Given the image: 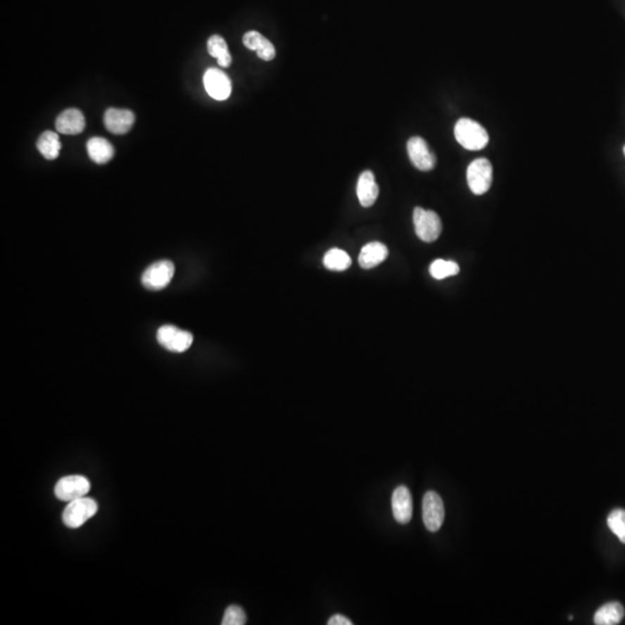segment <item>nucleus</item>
I'll use <instances>...</instances> for the list:
<instances>
[{
  "mask_svg": "<svg viewBox=\"0 0 625 625\" xmlns=\"http://www.w3.org/2000/svg\"><path fill=\"white\" fill-rule=\"evenodd\" d=\"M96 512H98V504L94 499L87 497L75 499L70 502L63 512V522L66 527L75 529L82 527V524L93 518Z\"/></svg>",
  "mask_w": 625,
  "mask_h": 625,
  "instance_id": "f03ea898",
  "label": "nucleus"
},
{
  "mask_svg": "<svg viewBox=\"0 0 625 625\" xmlns=\"http://www.w3.org/2000/svg\"><path fill=\"white\" fill-rule=\"evenodd\" d=\"M91 490V483L82 475L65 476L55 486V495L59 500L70 503L86 497Z\"/></svg>",
  "mask_w": 625,
  "mask_h": 625,
  "instance_id": "423d86ee",
  "label": "nucleus"
},
{
  "mask_svg": "<svg viewBox=\"0 0 625 625\" xmlns=\"http://www.w3.org/2000/svg\"><path fill=\"white\" fill-rule=\"evenodd\" d=\"M86 127L85 116L75 108H70L58 115L56 120V130L62 134H82Z\"/></svg>",
  "mask_w": 625,
  "mask_h": 625,
  "instance_id": "ddd939ff",
  "label": "nucleus"
},
{
  "mask_svg": "<svg viewBox=\"0 0 625 625\" xmlns=\"http://www.w3.org/2000/svg\"><path fill=\"white\" fill-rule=\"evenodd\" d=\"M244 44L246 48L256 51L262 61L270 62L276 57L274 44L256 30H251L244 35Z\"/></svg>",
  "mask_w": 625,
  "mask_h": 625,
  "instance_id": "4468645a",
  "label": "nucleus"
},
{
  "mask_svg": "<svg viewBox=\"0 0 625 625\" xmlns=\"http://www.w3.org/2000/svg\"><path fill=\"white\" fill-rule=\"evenodd\" d=\"M408 154L417 170L422 172L432 170L436 166V156L430 150L427 140L422 137H411L408 140Z\"/></svg>",
  "mask_w": 625,
  "mask_h": 625,
  "instance_id": "1a4fd4ad",
  "label": "nucleus"
},
{
  "mask_svg": "<svg viewBox=\"0 0 625 625\" xmlns=\"http://www.w3.org/2000/svg\"><path fill=\"white\" fill-rule=\"evenodd\" d=\"M414 225L417 236L424 242L436 241L443 231L439 215L434 211L422 208L414 210Z\"/></svg>",
  "mask_w": 625,
  "mask_h": 625,
  "instance_id": "7ed1b4c3",
  "label": "nucleus"
},
{
  "mask_svg": "<svg viewBox=\"0 0 625 625\" xmlns=\"http://www.w3.org/2000/svg\"><path fill=\"white\" fill-rule=\"evenodd\" d=\"M469 189L475 195L486 194L492 184V165L488 159H476L467 170Z\"/></svg>",
  "mask_w": 625,
  "mask_h": 625,
  "instance_id": "20e7f679",
  "label": "nucleus"
},
{
  "mask_svg": "<svg viewBox=\"0 0 625 625\" xmlns=\"http://www.w3.org/2000/svg\"><path fill=\"white\" fill-rule=\"evenodd\" d=\"M88 156L91 161L98 165H103L114 158L115 150L107 139L101 137H93L86 144Z\"/></svg>",
  "mask_w": 625,
  "mask_h": 625,
  "instance_id": "f3484780",
  "label": "nucleus"
},
{
  "mask_svg": "<svg viewBox=\"0 0 625 625\" xmlns=\"http://www.w3.org/2000/svg\"><path fill=\"white\" fill-rule=\"evenodd\" d=\"M388 256V248L381 242H371L362 247L359 264L362 269H372L381 264Z\"/></svg>",
  "mask_w": 625,
  "mask_h": 625,
  "instance_id": "dca6fc26",
  "label": "nucleus"
},
{
  "mask_svg": "<svg viewBox=\"0 0 625 625\" xmlns=\"http://www.w3.org/2000/svg\"><path fill=\"white\" fill-rule=\"evenodd\" d=\"M445 520L443 499L436 492L427 491L423 498V521L427 531H438Z\"/></svg>",
  "mask_w": 625,
  "mask_h": 625,
  "instance_id": "6e6552de",
  "label": "nucleus"
},
{
  "mask_svg": "<svg viewBox=\"0 0 625 625\" xmlns=\"http://www.w3.org/2000/svg\"><path fill=\"white\" fill-rule=\"evenodd\" d=\"M608 526L610 531L625 544V510L617 508L608 515Z\"/></svg>",
  "mask_w": 625,
  "mask_h": 625,
  "instance_id": "5701e85b",
  "label": "nucleus"
},
{
  "mask_svg": "<svg viewBox=\"0 0 625 625\" xmlns=\"http://www.w3.org/2000/svg\"><path fill=\"white\" fill-rule=\"evenodd\" d=\"M246 623H247V615L241 607L233 605L226 609L222 617V625H244Z\"/></svg>",
  "mask_w": 625,
  "mask_h": 625,
  "instance_id": "b1692460",
  "label": "nucleus"
},
{
  "mask_svg": "<svg viewBox=\"0 0 625 625\" xmlns=\"http://www.w3.org/2000/svg\"><path fill=\"white\" fill-rule=\"evenodd\" d=\"M459 264L453 260H436L430 265V274L436 279H445L459 274Z\"/></svg>",
  "mask_w": 625,
  "mask_h": 625,
  "instance_id": "4be33fe9",
  "label": "nucleus"
},
{
  "mask_svg": "<svg viewBox=\"0 0 625 625\" xmlns=\"http://www.w3.org/2000/svg\"><path fill=\"white\" fill-rule=\"evenodd\" d=\"M174 272L175 267L170 260H159L147 267L141 276V283L147 290H163L170 285L173 279Z\"/></svg>",
  "mask_w": 625,
  "mask_h": 625,
  "instance_id": "39448f33",
  "label": "nucleus"
},
{
  "mask_svg": "<svg viewBox=\"0 0 625 625\" xmlns=\"http://www.w3.org/2000/svg\"><path fill=\"white\" fill-rule=\"evenodd\" d=\"M624 608L619 602H608L603 605L594 615L596 625H616L622 622Z\"/></svg>",
  "mask_w": 625,
  "mask_h": 625,
  "instance_id": "a211bd4d",
  "label": "nucleus"
},
{
  "mask_svg": "<svg viewBox=\"0 0 625 625\" xmlns=\"http://www.w3.org/2000/svg\"><path fill=\"white\" fill-rule=\"evenodd\" d=\"M391 510L395 520L398 524H405L412 518V497L407 486H400L395 488L391 495Z\"/></svg>",
  "mask_w": 625,
  "mask_h": 625,
  "instance_id": "f8f14e48",
  "label": "nucleus"
},
{
  "mask_svg": "<svg viewBox=\"0 0 625 625\" xmlns=\"http://www.w3.org/2000/svg\"><path fill=\"white\" fill-rule=\"evenodd\" d=\"M134 114L127 109L109 108L104 113V127L109 132L114 134H125L131 130L134 125Z\"/></svg>",
  "mask_w": 625,
  "mask_h": 625,
  "instance_id": "9b49d317",
  "label": "nucleus"
},
{
  "mask_svg": "<svg viewBox=\"0 0 625 625\" xmlns=\"http://www.w3.org/2000/svg\"><path fill=\"white\" fill-rule=\"evenodd\" d=\"M156 339L160 346L170 352L182 353L186 352L194 342L190 332L181 330L174 326H163L156 332Z\"/></svg>",
  "mask_w": 625,
  "mask_h": 625,
  "instance_id": "0eeeda50",
  "label": "nucleus"
},
{
  "mask_svg": "<svg viewBox=\"0 0 625 625\" xmlns=\"http://www.w3.org/2000/svg\"><path fill=\"white\" fill-rule=\"evenodd\" d=\"M624 154H625V146H624Z\"/></svg>",
  "mask_w": 625,
  "mask_h": 625,
  "instance_id": "a878e982",
  "label": "nucleus"
},
{
  "mask_svg": "<svg viewBox=\"0 0 625 625\" xmlns=\"http://www.w3.org/2000/svg\"><path fill=\"white\" fill-rule=\"evenodd\" d=\"M208 51L217 58L219 66L228 68L232 64V56L228 51L227 43L220 35H212L208 39Z\"/></svg>",
  "mask_w": 625,
  "mask_h": 625,
  "instance_id": "aec40b11",
  "label": "nucleus"
},
{
  "mask_svg": "<svg viewBox=\"0 0 625 625\" xmlns=\"http://www.w3.org/2000/svg\"><path fill=\"white\" fill-rule=\"evenodd\" d=\"M203 82L208 93L212 99L218 101H225L232 93L231 79L225 72L218 69L206 70L203 77Z\"/></svg>",
  "mask_w": 625,
  "mask_h": 625,
  "instance_id": "9d476101",
  "label": "nucleus"
},
{
  "mask_svg": "<svg viewBox=\"0 0 625 625\" xmlns=\"http://www.w3.org/2000/svg\"><path fill=\"white\" fill-rule=\"evenodd\" d=\"M37 150L46 159L55 160L58 158L59 152L62 150V144L59 140L58 134L52 131H46L39 136L36 143Z\"/></svg>",
  "mask_w": 625,
  "mask_h": 625,
  "instance_id": "6ab92c4d",
  "label": "nucleus"
},
{
  "mask_svg": "<svg viewBox=\"0 0 625 625\" xmlns=\"http://www.w3.org/2000/svg\"><path fill=\"white\" fill-rule=\"evenodd\" d=\"M357 196L359 202L364 208H370L378 199L379 186L375 181L374 174L372 173L371 170H365L362 175L359 176Z\"/></svg>",
  "mask_w": 625,
  "mask_h": 625,
  "instance_id": "2eb2a0df",
  "label": "nucleus"
},
{
  "mask_svg": "<svg viewBox=\"0 0 625 625\" xmlns=\"http://www.w3.org/2000/svg\"><path fill=\"white\" fill-rule=\"evenodd\" d=\"M353 623L351 622V619H348L346 616L342 615V614H336V615L332 616L330 617L329 621H328V625H352Z\"/></svg>",
  "mask_w": 625,
  "mask_h": 625,
  "instance_id": "393cba45",
  "label": "nucleus"
},
{
  "mask_svg": "<svg viewBox=\"0 0 625 625\" xmlns=\"http://www.w3.org/2000/svg\"><path fill=\"white\" fill-rule=\"evenodd\" d=\"M454 134L461 146L469 151H479L488 143V134L486 129L470 118H461L455 124Z\"/></svg>",
  "mask_w": 625,
  "mask_h": 625,
  "instance_id": "f257e3e1",
  "label": "nucleus"
},
{
  "mask_svg": "<svg viewBox=\"0 0 625 625\" xmlns=\"http://www.w3.org/2000/svg\"><path fill=\"white\" fill-rule=\"evenodd\" d=\"M351 258L348 256V253L339 248H334L327 251L323 258L324 267L332 271H346L351 267Z\"/></svg>",
  "mask_w": 625,
  "mask_h": 625,
  "instance_id": "412c9836",
  "label": "nucleus"
}]
</instances>
